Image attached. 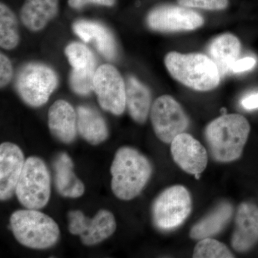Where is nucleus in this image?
Returning a JSON list of instances; mask_svg holds the SVG:
<instances>
[{
  "label": "nucleus",
  "mask_w": 258,
  "mask_h": 258,
  "mask_svg": "<svg viewBox=\"0 0 258 258\" xmlns=\"http://www.w3.org/2000/svg\"><path fill=\"white\" fill-rule=\"evenodd\" d=\"M152 171L150 161L137 149L120 148L115 153L111 167L113 193L119 200H133L144 189Z\"/></svg>",
  "instance_id": "2"
},
{
  "label": "nucleus",
  "mask_w": 258,
  "mask_h": 258,
  "mask_svg": "<svg viewBox=\"0 0 258 258\" xmlns=\"http://www.w3.org/2000/svg\"><path fill=\"white\" fill-rule=\"evenodd\" d=\"M57 86V75L45 64H26L17 76V91L22 99L32 107L45 104Z\"/></svg>",
  "instance_id": "7"
},
{
  "label": "nucleus",
  "mask_w": 258,
  "mask_h": 258,
  "mask_svg": "<svg viewBox=\"0 0 258 258\" xmlns=\"http://www.w3.org/2000/svg\"><path fill=\"white\" fill-rule=\"evenodd\" d=\"M69 230L72 235H79L85 245H95L111 237L116 229V222L111 212L101 210L92 219L79 210L68 214Z\"/></svg>",
  "instance_id": "11"
},
{
  "label": "nucleus",
  "mask_w": 258,
  "mask_h": 258,
  "mask_svg": "<svg viewBox=\"0 0 258 258\" xmlns=\"http://www.w3.org/2000/svg\"><path fill=\"white\" fill-rule=\"evenodd\" d=\"M55 184L58 193L64 198H79L85 191L84 184L74 171V163L66 153H61L53 163Z\"/></svg>",
  "instance_id": "20"
},
{
  "label": "nucleus",
  "mask_w": 258,
  "mask_h": 258,
  "mask_svg": "<svg viewBox=\"0 0 258 258\" xmlns=\"http://www.w3.org/2000/svg\"><path fill=\"white\" fill-rule=\"evenodd\" d=\"M257 242L258 207L253 203H241L236 212L231 245L237 252H245Z\"/></svg>",
  "instance_id": "14"
},
{
  "label": "nucleus",
  "mask_w": 258,
  "mask_h": 258,
  "mask_svg": "<svg viewBox=\"0 0 258 258\" xmlns=\"http://www.w3.org/2000/svg\"><path fill=\"white\" fill-rule=\"evenodd\" d=\"M48 126L51 134L64 144H71L77 134V113L64 100H58L48 111Z\"/></svg>",
  "instance_id": "15"
},
{
  "label": "nucleus",
  "mask_w": 258,
  "mask_h": 258,
  "mask_svg": "<svg viewBox=\"0 0 258 258\" xmlns=\"http://www.w3.org/2000/svg\"><path fill=\"white\" fill-rule=\"evenodd\" d=\"M67 56L73 71L78 72H96V60L91 50L79 42H72L66 48Z\"/></svg>",
  "instance_id": "24"
},
{
  "label": "nucleus",
  "mask_w": 258,
  "mask_h": 258,
  "mask_svg": "<svg viewBox=\"0 0 258 258\" xmlns=\"http://www.w3.org/2000/svg\"><path fill=\"white\" fill-rule=\"evenodd\" d=\"M23 152L16 144L4 142L0 146V199L9 200L16 191L17 185L25 166Z\"/></svg>",
  "instance_id": "13"
},
{
  "label": "nucleus",
  "mask_w": 258,
  "mask_h": 258,
  "mask_svg": "<svg viewBox=\"0 0 258 258\" xmlns=\"http://www.w3.org/2000/svg\"><path fill=\"white\" fill-rule=\"evenodd\" d=\"M192 209L191 195L186 187L174 185L163 191L152 205L154 225L162 231L173 230L182 225Z\"/></svg>",
  "instance_id": "6"
},
{
  "label": "nucleus",
  "mask_w": 258,
  "mask_h": 258,
  "mask_svg": "<svg viewBox=\"0 0 258 258\" xmlns=\"http://www.w3.org/2000/svg\"><path fill=\"white\" fill-rule=\"evenodd\" d=\"M13 76V66L6 55H0V85L3 88L10 82Z\"/></svg>",
  "instance_id": "28"
},
{
  "label": "nucleus",
  "mask_w": 258,
  "mask_h": 258,
  "mask_svg": "<svg viewBox=\"0 0 258 258\" xmlns=\"http://www.w3.org/2000/svg\"><path fill=\"white\" fill-rule=\"evenodd\" d=\"M233 213L232 204L222 202L191 227L189 237L193 240H200L217 235L230 222Z\"/></svg>",
  "instance_id": "17"
},
{
  "label": "nucleus",
  "mask_w": 258,
  "mask_h": 258,
  "mask_svg": "<svg viewBox=\"0 0 258 258\" xmlns=\"http://www.w3.org/2000/svg\"><path fill=\"white\" fill-rule=\"evenodd\" d=\"M93 91L100 106L105 111L118 115L124 111L125 83L118 70L111 64H102L96 69Z\"/></svg>",
  "instance_id": "10"
},
{
  "label": "nucleus",
  "mask_w": 258,
  "mask_h": 258,
  "mask_svg": "<svg viewBox=\"0 0 258 258\" xmlns=\"http://www.w3.org/2000/svg\"><path fill=\"white\" fill-rule=\"evenodd\" d=\"M15 194L25 208L40 210L46 206L50 198V177L46 164L41 159H27Z\"/></svg>",
  "instance_id": "5"
},
{
  "label": "nucleus",
  "mask_w": 258,
  "mask_h": 258,
  "mask_svg": "<svg viewBox=\"0 0 258 258\" xmlns=\"http://www.w3.org/2000/svg\"><path fill=\"white\" fill-rule=\"evenodd\" d=\"M195 258H232L235 257L225 244L211 237L199 240L194 249Z\"/></svg>",
  "instance_id": "25"
},
{
  "label": "nucleus",
  "mask_w": 258,
  "mask_h": 258,
  "mask_svg": "<svg viewBox=\"0 0 258 258\" xmlns=\"http://www.w3.org/2000/svg\"><path fill=\"white\" fill-rule=\"evenodd\" d=\"M20 41L18 20L13 11L4 3L0 4V45L5 50L18 46Z\"/></svg>",
  "instance_id": "23"
},
{
  "label": "nucleus",
  "mask_w": 258,
  "mask_h": 258,
  "mask_svg": "<svg viewBox=\"0 0 258 258\" xmlns=\"http://www.w3.org/2000/svg\"><path fill=\"white\" fill-rule=\"evenodd\" d=\"M164 62L174 79L195 91H212L220 84L219 70L208 55L170 52L165 56Z\"/></svg>",
  "instance_id": "3"
},
{
  "label": "nucleus",
  "mask_w": 258,
  "mask_h": 258,
  "mask_svg": "<svg viewBox=\"0 0 258 258\" xmlns=\"http://www.w3.org/2000/svg\"><path fill=\"white\" fill-rule=\"evenodd\" d=\"M249 132L248 120L237 113L222 115L212 120L205 130V139L212 158L221 163L238 159Z\"/></svg>",
  "instance_id": "1"
},
{
  "label": "nucleus",
  "mask_w": 258,
  "mask_h": 258,
  "mask_svg": "<svg viewBox=\"0 0 258 258\" xmlns=\"http://www.w3.org/2000/svg\"><path fill=\"white\" fill-rule=\"evenodd\" d=\"M241 105L244 109L251 110L258 108V92H252L244 96L241 100Z\"/></svg>",
  "instance_id": "31"
},
{
  "label": "nucleus",
  "mask_w": 258,
  "mask_h": 258,
  "mask_svg": "<svg viewBox=\"0 0 258 258\" xmlns=\"http://www.w3.org/2000/svg\"><path fill=\"white\" fill-rule=\"evenodd\" d=\"M241 48L240 40L230 33L219 35L210 44L209 57L216 64L221 78L230 72L231 66L240 55Z\"/></svg>",
  "instance_id": "18"
},
{
  "label": "nucleus",
  "mask_w": 258,
  "mask_h": 258,
  "mask_svg": "<svg viewBox=\"0 0 258 258\" xmlns=\"http://www.w3.org/2000/svg\"><path fill=\"white\" fill-rule=\"evenodd\" d=\"M256 60L252 57H246L244 58L237 59L230 67V71L235 74L244 72L251 70L255 66Z\"/></svg>",
  "instance_id": "29"
},
{
  "label": "nucleus",
  "mask_w": 258,
  "mask_h": 258,
  "mask_svg": "<svg viewBox=\"0 0 258 258\" xmlns=\"http://www.w3.org/2000/svg\"><path fill=\"white\" fill-rule=\"evenodd\" d=\"M75 33L86 42H93L97 50L108 60L117 55L116 43L109 30L95 22L79 20L73 25Z\"/></svg>",
  "instance_id": "16"
},
{
  "label": "nucleus",
  "mask_w": 258,
  "mask_h": 258,
  "mask_svg": "<svg viewBox=\"0 0 258 258\" xmlns=\"http://www.w3.org/2000/svg\"><path fill=\"white\" fill-rule=\"evenodd\" d=\"M96 72L71 71L70 84L75 93L86 96L93 91V81Z\"/></svg>",
  "instance_id": "26"
},
{
  "label": "nucleus",
  "mask_w": 258,
  "mask_h": 258,
  "mask_svg": "<svg viewBox=\"0 0 258 258\" xmlns=\"http://www.w3.org/2000/svg\"><path fill=\"white\" fill-rule=\"evenodd\" d=\"M150 91L137 78L128 76L125 82V103L129 114L136 122L145 123L151 109Z\"/></svg>",
  "instance_id": "21"
},
{
  "label": "nucleus",
  "mask_w": 258,
  "mask_h": 258,
  "mask_svg": "<svg viewBox=\"0 0 258 258\" xmlns=\"http://www.w3.org/2000/svg\"><path fill=\"white\" fill-rule=\"evenodd\" d=\"M177 3L191 9L221 11L227 9L229 0H177Z\"/></svg>",
  "instance_id": "27"
},
{
  "label": "nucleus",
  "mask_w": 258,
  "mask_h": 258,
  "mask_svg": "<svg viewBox=\"0 0 258 258\" xmlns=\"http://www.w3.org/2000/svg\"><path fill=\"white\" fill-rule=\"evenodd\" d=\"M77 128L82 138L92 145H98L108 137L106 121L91 107L81 106L78 108Z\"/></svg>",
  "instance_id": "22"
},
{
  "label": "nucleus",
  "mask_w": 258,
  "mask_h": 258,
  "mask_svg": "<svg viewBox=\"0 0 258 258\" xmlns=\"http://www.w3.org/2000/svg\"><path fill=\"white\" fill-rule=\"evenodd\" d=\"M58 8V0H25L20 10V19L29 30L40 31L55 18Z\"/></svg>",
  "instance_id": "19"
},
{
  "label": "nucleus",
  "mask_w": 258,
  "mask_h": 258,
  "mask_svg": "<svg viewBox=\"0 0 258 258\" xmlns=\"http://www.w3.org/2000/svg\"><path fill=\"white\" fill-rule=\"evenodd\" d=\"M10 222L16 240L29 248H49L60 237V229L55 220L37 210H18L12 215Z\"/></svg>",
  "instance_id": "4"
},
{
  "label": "nucleus",
  "mask_w": 258,
  "mask_h": 258,
  "mask_svg": "<svg viewBox=\"0 0 258 258\" xmlns=\"http://www.w3.org/2000/svg\"><path fill=\"white\" fill-rule=\"evenodd\" d=\"M148 26L161 32L191 31L203 26V15L181 5L164 4L153 8L147 15Z\"/></svg>",
  "instance_id": "9"
},
{
  "label": "nucleus",
  "mask_w": 258,
  "mask_h": 258,
  "mask_svg": "<svg viewBox=\"0 0 258 258\" xmlns=\"http://www.w3.org/2000/svg\"><path fill=\"white\" fill-rule=\"evenodd\" d=\"M151 120L156 135L166 144H171L189 126V118L182 107L169 95L159 97L153 103Z\"/></svg>",
  "instance_id": "8"
},
{
  "label": "nucleus",
  "mask_w": 258,
  "mask_h": 258,
  "mask_svg": "<svg viewBox=\"0 0 258 258\" xmlns=\"http://www.w3.org/2000/svg\"><path fill=\"white\" fill-rule=\"evenodd\" d=\"M171 153L176 164L188 174L200 175L208 166L206 149L189 134L182 133L174 139Z\"/></svg>",
  "instance_id": "12"
},
{
  "label": "nucleus",
  "mask_w": 258,
  "mask_h": 258,
  "mask_svg": "<svg viewBox=\"0 0 258 258\" xmlns=\"http://www.w3.org/2000/svg\"><path fill=\"white\" fill-rule=\"evenodd\" d=\"M115 3V0H69V6L76 10L81 9L87 5L94 4L112 7Z\"/></svg>",
  "instance_id": "30"
}]
</instances>
